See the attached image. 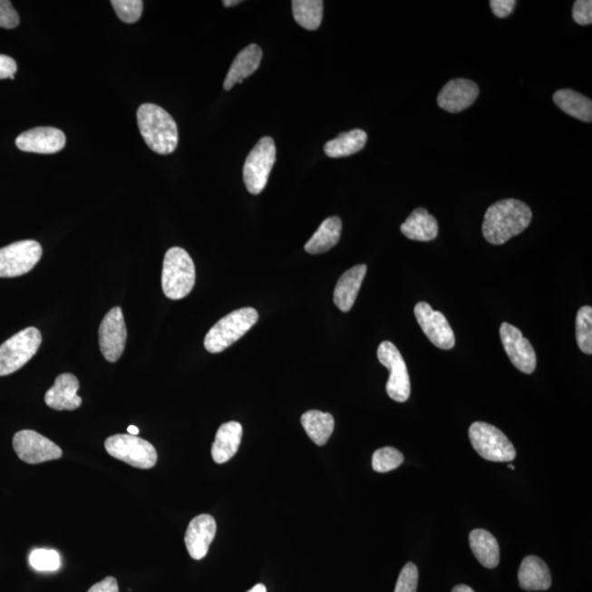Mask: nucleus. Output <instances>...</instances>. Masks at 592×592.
Masks as SVG:
<instances>
[{
    "instance_id": "obj_3",
    "label": "nucleus",
    "mask_w": 592,
    "mask_h": 592,
    "mask_svg": "<svg viewBox=\"0 0 592 592\" xmlns=\"http://www.w3.org/2000/svg\"><path fill=\"white\" fill-rule=\"evenodd\" d=\"M196 283V267L190 255L180 247L167 251L162 265L161 286L170 300H181L190 295Z\"/></svg>"
},
{
    "instance_id": "obj_32",
    "label": "nucleus",
    "mask_w": 592,
    "mask_h": 592,
    "mask_svg": "<svg viewBox=\"0 0 592 592\" xmlns=\"http://www.w3.org/2000/svg\"><path fill=\"white\" fill-rule=\"evenodd\" d=\"M29 563L38 572H55L61 568V557L54 549L36 548L31 552Z\"/></svg>"
},
{
    "instance_id": "obj_7",
    "label": "nucleus",
    "mask_w": 592,
    "mask_h": 592,
    "mask_svg": "<svg viewBox=\"0 0 592 592\" xmlns=\"http://www.w3.org/2000/svg\"><path fill=\"white\" fill-rule=\"evenodd\" d=\"M277 150L270 136L261 139L246 159L243 177L251 195H259L268 183L272 167L276 162Z\"/></svg>"
},
{
    "instance_id": "obj_38",
    "label": "nucleus",
    "mask_w": 592,
    "mask_h": 592,
    "mask_svg": "<svg viewBox=\"0 0 592 592\" xmlns=\"http://www.w3.org/2000/svg\"><path fill=\"white\" fill-rule=\"evenodd\" d=\"M15 72H17V63L13 57L0 54V80L5 78L15 80Z\"/></svg>"
},
{
    "instance_id": "obj_42",
    "label": "nucleus",
    "mask_w": 592,
    "mask_h": 592,
    "mask_svg": "<svg viewBox=\"0 0 592 592\" xmlns=\"http://www.w3.org/2000/svg\"><path fill=\"white\" fill-rule=\"evenodd\" d=\"M240 3L242 2H239V0H225V2H223L225 7H233Z\"/></svg>"
},
{
    "instance_id": "obj_21",
    "label": "nucleus",
    "mask_w": 592,
    "mask_h": 592,
    "mask_svg": "<svg viewBox=\"0 0 592 592\" xmlns=\"http://www.w3.org/2000/svg\"><path fill=\"white\" fill-rule=\"evenodd\" d=\"M243 427L238 422H229L219 427L212 445V458L218 464L227 463L238 451L242 442Z\"/></svg>"
},
{
    "instance_id": "obj_8",
    "label": "nucleus",
    "mask_w": 592,
    "mask_h": 592,
    "mask_svg": "<svg viewBox=\"0 0 592 592\" xmlns=\"http://www.w3.org/2000/svg\"><path fill=\"white\" fill-rule=\"evenodd\" d=\"M104 448L112 458L122 461L133 468L149 470L157 463L154 445L131 434H114L104 442Z\"/></svg>"
},
{
    "instance_id": "obj_26",
    "label": "nucleus",
    "mask_w": 592,
    "mask_h": 592,
    "mask_svg": "<svg viewBox=\"0 0 592 592\" xmlns=\"http://www.w3.org/2000/svg\"><path fill=\"white\" fill-rule=\"evenodd\" d=\"M553 101L565 113L580 121H592V102L589 98L570 89H560L554 93Z\"/></svg>"
},
{
    "instance_id": "obj_29",
    "label": "nucleus",
    "mask_w": 592,
    "mask_h": 592,
    "mask_svg": "<svg viewBox=\"0 0 592 592\" xmlns=\"http://www.w3.org/2000/svg\"><path fill=\"white\" fill-rule=\"evenodd\" d=\"M292 9L293 17L304 29L315 31L321 27L324 12L321 0H295Z\"/></svg>"
},
{
    "instance_id": "obj_6",
    "label": "nucleus",
    "mask_w": 592,
    "mask_h": 592,
    "mask_svg": "<svg viewBox=\"0 0 592 592\" xmlns=\"http://www.w3.org/2000/svg\"><path fill=\"white\" fill-rule=\"evenodd\" d=\"M471 445L481 458L491 462H511L516 459V449L500 429L486 422H474L470 427Z\"/></svg>"
},
{
    "instance_id": "obj_37",
    "label": "nucleus",
    "mask_w": 592,
    "mask_h": 592,
    "mask_svg": "<svg viewBox=\"0 0 592 592\" xmlns=\"http://www.w3.org/2000/svg\"><path fill=\"white\" fill-rule=\"evenodd\" d=\"M490 5L496 17L502 19L510 17L516 7L517 2L516 0H491Z\"/></svg>"
},
{
    "instance_id": "obj_13",
    "label": "nucleus",
    "mask_w": 592,
    "mask_h": 592,
    "mask_svg": "<svg viewBox=\"0 0 592 592\" xmlns=\"http://www.w3.org/2000/svg\"><path fill=\"white\" fill-rule=\"evenodd\" d=\"M500 334L502 345L512 364L523 374H532L537 368V354L521 330L510 323H502Z\"/></svg>"
},
{
    "instance_id": "obj_15",
    "label": "nucleus",
    "mask_w": 592,
    "mask_h": 592,
    "mask_svg": "<svg viewBox=\"0 0 592 592\" xmlns=\"http://www.w3.org/2000/svg\"><path fill=\"white\" fill-rule=\"evenodd\" d=\"M66 136L55 128H34L21 133L15 145L27 153L55 154L65 148Z\"/></svg>"
},
{
    "instance_id": "obj_41",
    "label": "nucleus",
    "mask_w": 592,
    "mask_h": 592,
    "mask_svg": "<svg viewBox=\"0 0 592 592\" xmlns=\"http://www.w3.org/2000/svg\"><path fill=\"white\" fill-rule=\"evenodd\" d=\"M247 592H267L266 586L263 584H258L253 587L249 591Z\"/></svg>"
},
{
    "instance_id": "obj_10",
    "label": "nucleus",
    "mask_w": 592,
    "mask_h": 592,
    "mask_svg": "<svg viewBox=\"0 0 592 592\" xmlns=\"http://www.w3.org/2000/svg\"><path fill=\"white\" fill-rule=\"evenodd\" d=\"M42 247L35 240H21L0 249V277L28 274L39 263Z\"/></svg>"
},
{
    "instance_id": "obj_5",
    "label": "nucleus",
    "mask_w": 592,
    "mask_h": 592,
    "mask_svg": "<svg viewBox=\"0 0 592 592\" xmlns=\"http://www.w3.org/2000/svg\"><path fill=\"white\" fill-rule=\"evenodd\" d=\"M41 343L40 330L28 327L0 345V376L13 374L23 368L38 353Z\"/></svg>"
},
{
    "instance_id": "obj_36",
    "label": "nucleus",
    "mask_w": 592,
    "mask_h": 592,
    "mask_svg": "<svg viewBox=\"0 0 592 592\" xmlns=\"http://www.w3.org/2000/svg\"><path fill=\"white\" fill-rule=\"evenodd\" d=\"M573 19L579 25H589L592 24V2L591 0H577L573 7Z\"/></svg>"
},
{
    "instance_id": "obj_14",
    "label": "nucleus",
    "mask_w": 592,
    "mask_h": 592,
    "mask_svg": "<svg viewBox=\"0 0 592 592\" xmlns=\"http://www.w3.org/2000/svg\"><path fill=\"white\" fill-rule=\"evenodd\" d=\"M415 316L424 335L436 347L442 350L454 347L453 329L442 313L433 311L431 304L419 302L415 306Z\"/></svg>"
},
{
    "instance_id": "obj_12",
    "label": "nucleus",
    "mask_w": 592,
    "mask_h": 592,
    "mask_svg": "<svg viewBox=\"0 0 592 592\" xmlns=\"http://www.w3.org/2000/svg\"><path fill=\"white\" fill-rule=\"evenodd\" d=\"M14 450L20 460L28 464H40L59 460L63 451L59 445L34 431H23L15 434Z\"/></svg>"
},
{
    "instance_id": "obj_20",
    "label": "nucleus",
    "mask_w": 592,
    "mask_h": 592,
    "mask_svg": "<svg viewBox=\"0 0 592 592\" xmlns=\"http://www.w3.org/2000/svg\"><path fill=\"white\" fill-rule=\"evenodd\" d=\"M261 60H263V51L257 44H250L240 51L225 78V91H230L236 83L242 82L246 78L253 75L258 70Z\"/></svg>"
},
{
    "instance_id": "obj_11",
    "label": "nucleus",
    "mask_w": 592,
    "mask_h": 592,
    "mask_svg": "<svg viewBox=\"0 0 592 592\" xmlns=\"http://www.w3.org/2000/svg\"><path fill=\"white\" fill-rule=\"evenodd\" d=\"M128 330L121 307H113L103 317L99 327V345L104 359L117 363L127 345Z\"/></svg>"
},
{
    "instance_id": "obj_22",
    "label": "nucleus",
    "mask_w": 592,
    "mask_h": 592,
    "mask_svg": "<svg viewBox=\"0 0 592 592\" xmlns=\"http://www.w3.org/2000/svg\"><path fill=\"white\" fill-rule=\"evenodd\" d=\"M518 578L521 588L527 591L548 590L552 585L548 565L537 557H528L522 560Z\"/></svg>"
},
{
    "instance_id": "obj_17",
    "label": "nucleus",
    "mask_w": 592,
    "mask_h": 592,
    "mask_svg": "<svg viewBox=\"0 0 592 592\" xmlns=\"http://www.w3.org/2000/svg\"><path fill=\"white\" fill-rule=\"evenodd\" d=\"M216 534L217 521L212 516L200 515L193 518L189 523L185 536L189 555L196 560L206 558Z\"/></svg>"
},
{
    "instance_id": "obj_43",
    "label": "nucleus",
    "mask_w": 592,
    "mask_h": 592,
    "mask_svg": "<svg viewBox=\"0 0 592 592\" xmlns=\"http://www.w3.org/2000/svg\"><path fill=\"white\" fill-rule=\"evenodd\" d=\"M128 433L131 434V436H138L140 433L139 428L135 426H129Z\"/></svg>"
},
{
    "instance_id": "obj_35",
    "label": "nucleus",
    "mask_w": 592,
    "mask_h": 592,
    "mask_svg": "<svg viewBox=\"0 0 592 592\" xmlns=\"http://www.w3.org/2000/svg\"><path fill=\"white\" fill-rule=\"evenodd\" d=\"M20 23L19 15L8 0H0V27L14 29Z\"/></svg>"
},
{
    "instance_id": "obj_28",
    "label": "nucleus",
    "mask_w": 592,
    "mask_h": 592,
    "mask_svg": "<svg viewBox=\"0 0 592 592\" xmlns=\"http://www.w3.org/2000/svg\"><path fill=\"white\" fill-rule=\"evenodd\" d=\"M368 141V134L364 130L355 129L339 134L336 139L327 141L325 144V154L332 159L348 157L363 150Z\"/></svg>"
},
{
    "instance_id": "obj_24",
    "label": "nucleus",
    "mask_w": 592,
    "mask_h": 592,
    "mask_svg": "<svg viewBox=\"0 0 592 592\" xmlns=\"http://www.w3.org/2000/svg\"><path fill=\"white\" fill-rule=\"evenodd\" d=\"M470 546L479 562L486 568H495L500 564L499 542L494 536L483 529H476L470 534Z\"/></svg>"
},
{
    "instance_id": "obj_27",
    "label": "nucleus",
    "mask_w": 592,
    "mask_h": 592,
    "mask_svg": "<svg viewBox=\"0 0 592 592\" xmlns=\"http://www.w3.org/2000/svg\"><path fill=\"white\" fill-rule=\"evenodd\" d=\"M301 422L307 436L319 447L326 444L334 432L335 419L332 413L308 411L303 413Z\"/></svg>"
},
{
    "instance_id": "obj_44",
    "label": "nucleus",
    "mask_w": 592,
    "mask_h": 592,
    "mask_svg": "<svg viewBox=\"0 0 592 592\" xmlns=\"http://www.w3.org/2000/svg\"><path fill=\"white\" fill-rule=\"evenodd\" d=\"M508 468H510V469H511V470H515V466H513V465H511V464H508Z\"/></svg>"
},
{
    "instance_id": "obj_1",
    "label": "nucleus",
    "mask_w": 592,
    "mask_h": 592,
    "mask_svg": "<svg viewBox=\"0 0 592 592\" xmlns=\"http://www.w3.org/2000/svg\"><path fill=\"white\" fill-rule=\"evenodd\" d=\"M531 219V209L525 202L505 199L487 209L481 230L487 242L502 245L527 229Z\"/></svg>"
},
{
    "instance_id": "obj_18",
    "label": "nucleus",
    "mask_w": 592,
    "mask_h": 592,
    "mask_svg": "<svg viewBox=\"0 0 592 592\" xmlns=\"http://www.w3.org/2000/svg\"><path fill=\"white\" fill-rule=\"evenodd\" d=\"M80 382L74 374H64L56 377L55 383L45 394L46 405L55 411H75L82 403L77 395Z\"/></svg>"
},
{
    "instance_id": "obj_16",
    "label": "nucleus",
    "mask_w": 592,
    "mask_h": 592,
    "mask_svg": "<svg viewBox=\"0 0 592 592\" xmlns=\"http://www.w3.org/2000/svg\"><path fill=\"white\" fill-rule=\"evenodd\" d=\"M480 88L474 82L458 78L445 83L438 94V106L450 113H458L476 102Z\"/></svg>"
},
{
    "instance_id": "obj_19",
    "label": "nucleus",
    "mask_w": 592,
    "mask_h": 592,
    "mask_svg": "<svg viewBox=\"0 0 592 592\" xmlns=\"http://www.w3.org/2000/svg\"><path fill=\"white\" fill-rule=\"evenodd\" d=\"M365 275L366 266L358 265L339 277L334 291V302L340 311L347 313L353 308Z\"/></svg>"
},
{
    "instance_id": "obj_31",
    "label": "nucleus",
    "mask_w": 592,
    "mask_h": 592,
    "mask_svg": "<svg viewBox=\"0 0 592 592\" xmlns=\"http://www.w3.org/2000/svg\"><path fill=\"white\" fill-rule=\"evenodd\" d=\"M404 462V455L395 448L385 447L379 450L372 457V468L377 473H387Z\"/></svg>"
},
{
    "instance_id": "obj_33",
    "label": "nucleus",
    "mask_w": 592,
    "mask_h": 592,
    "mask_svg": "<svg viewBox=\"0 0 592 592\" xmlns=\"http://www.w3.org/2000/svg\"><path fill=\"white\" fill-rule=\"evenodd\" d=\"M112 5L115 14L125 24L136 23L143 13L144 3L141 0H112Z\"/></svg>"
},
{
    "instance_id": "obj_2",
    "label": "nucleus",
    "mask_w": 592,
    "mask_h": 592,
    "mask_svg": "<svg viewBox=\"0 0 592 592\" xmlns=\"http://www.w3.org/2000/svg\"><path fill=\"white\" fill-rule=\"evenodd\" d=\"M141 138L160 155L174 153L178 145V128L174 118L154 103H144L138 110Z\"/></svg>"
},
{
    "instance_id": "obj_40",
    "label": "nucleus",
    "mask_w": 592,
    "mask_h": 592,
    "mask_svg": "<svg viewBox=\"0 0 592 592\" xmlns=\"http://www.w3.org/2000/svg\"><path fill=\"white\" fill-rule=\"evenodd\" d=\"M452 592H475L471 587L466 585L455 586Z\"/></svg>"
},
{
    "instance_id": "obj_39",
    "label": "nucleus",
    "mask_w": 592,
    "mask_h": 592,
    "mask_svg": "<svg viewBox=\"0 0 592 592\" xmlns=\"http://www.w3.org/2000/svg\"><path fill=\"white\" fill-rule=\"evenodd\" d=\"M88 592H119L118 581L114 577L104 578L101 583L93 585Z\"/></svg>"
},
{
    "instance_id": "obj_23",
    "label": "nucleus",
    "mask_w": 592,
    "mask_h": 592,
    "mask_svg": "<svg viewBox=\"0 0 592 592\" xmlns=\"http://www.w3.org/2000/svg\"><path fill=\"white\" fill-rule=\"evenodd\" d=\"M403 235L418 242H432L439 234V225L426 209L419 208L412 211L406 221L402 224Z\"/></svg>"
},
{
    "instance_id": "obj_9",
    "label": "nucleus",
    "mask_w": 592,
    "mask_h": 592,
    "mask_svg": "<svg viewBox=\"0 0 592 592\" xmlns=\"http://www.w3.org/2000/svg\"><path fill=\"white\" fill-rule=\"evenodd\" d=\"M377 359L390 371L386 383L387 394L393 401L405 403L411 396V379L404 358L391 342H383L377 349Z\"/></svg>"
},
{
    "instance_id": "obj_30",
    "label": "nucleus",
    "mask_w": 592,
    "mask_h": 592,
    "mask_svg": "<svg viewBox=\"0 0 592 592\" xmlns=\"http://www.w3.org/2000/svg\"><path fill=\"white\" fill-rule=\"evenodd\" d=\"M576 339L584 354H592V307L583 306L576 316Z\"/></svg>"
},
{
    "instance_id": "obj_4",
    "label": "nucleus",
    "mask_w": 592,
    "mask_h": 592,
    "mask_svg": "<svg viewBox=\"0 0 592 592\" xmlns=\"http://www.w3.org/2000/svg\"><path fill=\"white\" fill-rule=\"evenodd\" d=\"M258 312L253 307H244L219 319L204 338V347L211 354L222 353L238 342L258 321Z\"/></svg>"
},
{
    "instance_id": "obj_25",
    "label": "nucleus",
    "mask_w": 592,
    "mask_h": 592,
    "mask_svg": "<svg viewBox=\"0 0 592 592\" xmlns=\"http://www.w3.org/2000/svg\"><path fill=\"white\" fill-rule=\"evenodd\" d=\"M343 222L338 217L325 219L311 239L306 244V250L311 255L326 253L339 242Z\"/></svg>"
},
{
    "instance_id": "obj_34",
    "label": "nucleus",
    "mask_w": 592,
    "mask_h": 592,
    "mask_svg": "<svg viewBox=\"0 0 592 592\" xmlns=\"http://www.w3.org/2000/svg\"><path fill=\"white\" fill-rule=\"evenodd\" d=\"M418 577L417 566L412 563L406 564L398 576L394 592H416Z\"/></svg>"
}]
</instances>
